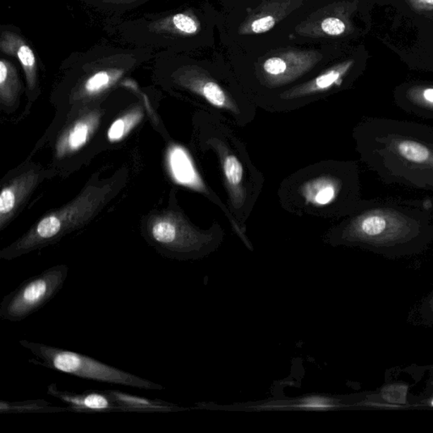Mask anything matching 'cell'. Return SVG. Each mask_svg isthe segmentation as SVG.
<instances>
[{"instance_id": "cell-1", "label": "cell", "mask_w": 433, "mask_h": 433, "mask_svg": "<svg viewBox=\"0 0 433 433\" xmlns=\"http://www.w3.org/2000/svg\"><path fill=\"white\" fill-rule=\"evenodd\" d=\"M352 138L360 162L385 184L433 193V126L366 117Z\"/></svg>"}, {"instance_id": "cell-2", "label": "cell", "mask_w": 433, "mask_h": 433, "mask_svg": "<svg viewBox=\"0 0 433 433\" xmlns=\"http://www.w3.org/2000/svg\"><path fill=\"white\" fill-rule=\"evenodd\" d=\"M324 240L385 253L421 250L433 240L432 205L401 198L362 199L353 213L324 233Z\"/></svg>"}, {"instance_id": "cell-3", "label": "cell", "mask_w": 433, "mask_h": 433, "mask_svg": "<svg viewBox=\"0 0 433 433\" xmlns=\"http://www.w3.org/2000/svg\"><path fill=\"white\" fill-rule=\"evenodd\" d=\"M277 196L288 214L337 222L353 213L362 199L358 164L326 159L307 165L284 178Z\"/></svg>"}, {"instance_id": "cell-4", "label": "cell", "mask_w": 433, "mask_h": 433, "mask_svg": "<svg viewBox=\"0 0 433 433\" xmlns=\"http://www.w3.org/2000/svg\"><path fill=\"white\" fill-rule=\"evenodd\" d=\"M193 142L199 154L212 151L218 161L227 206L245 235L246 223L261 196L264 176L255 166L243 142L224 118L200 110L195 114Z\"/></svg>"}, {"instance_id": "cell-5", "label": "cell", "mask_w": 433, "mask_h": 433, "mask_svg": "<svg viewBox=\"0 0 433 433\" xmlns=\"http://www.w3.org/2000/svg\"><path fill=\"white\" fill-rule=\"evenodd\" d=\"M120 181L102 185H90L75 200L61 209L47 214L23 237L0 252L4 260L24 256L34 250L54 244L94 218L116 193Z\"/></svg>"}, {"instance_id": "cell-6", "label": "cell", "mask_w": 433, "mask_h": 433, "mask_svg": "<svg viewBox=\"0 0 433 433\" xmlns=\"http://www.w3.org/2000/svg\"><path fill=\"white\" fill-rule=\"evenodd\" d=\"M171 79L200 110L222 117L236 127L248 126L256 118L257 105L246 93L224 83L202 66L178 67Z\"/></svg>"}, {"instance_id": "cell-7", "label": "cell", "mask_w": 433, "mask_h": 433, "mask_svg": "<svg viewBox=\"0 0 433 433\" xmlns=\"http://www.w3.org/2000/svg\"><path fill=\"white\" fill-rule=\"evenodd\" d=\"M148 242L164 256L177 260H192L207 256L218 249L224 231L215 221L207 229L190 222L179 209L157 215L147 228Z\"/></svg>"}, {"instance_id": "cell-8", "label": "cell", "mask_w": 433, "mask_h": 433, "mask_svg": "<svg viewBox=\"0 0 433 433\" xmlns=\"http://www.w3.org/2000/svg\"><path fill=\"white\" fill-rule=\"evenodd\" d=\"M20 346L32 352L41 360L42 366L80 379L110 384L126 386L144 390H164V386L142 379L110 365L61 348L28 341H20Z\"/></svg>"}, {"instance_id": "cell-9", "label": "cell", "mask_w": 433, "mask_h": 433, "mask_svg": "<svg viewBox=\"0 0 433 433\" xmlns=\"http://www.w3.org/2000/svg\"><path fill=\"white\" fill-rule=\"evenodd\" d=\"M322 61V54L313 50H288L267 58L255 70V87L249 97L261 108L279 93L295 86Z\"/></svg>"}, {"instance_id": "cell-10", "label": "cell", "mask_w": 433, "mask_h": 433, "mask_svg": "<svg viewBox=\"0 0 433 433\" xmlns=\"http://www.w3.org/2000/svg\"><path fill=\"white\" fill-rule=\"evenodd\" d=\"M68 274L69 267L57 265L25 280L15 291L4 297L0 303V318L16 322L32 315L61 291Z\"/></svg>"}, {"instance_id": "cell-11", "label": "cell", "mask_w": 433, "mask_h": 433, "mask_svg": "<svg viewBox=\"0 0 433 433\" xmlns=\"http://www.w3.org/2000/svg\"><path fill=\"white\" fill-rule=\"evenodd\" d=\"M124 28L130 42L144 47H159L169 37L197 35L201 31V23L193 13L185 11L164 17L159 16L156 19L138 20Z\"/></svg>"}, {"instance_id": "cell-12", "label": "cell", "mask_w": 433, "mask_h": 433, "mask_svg": "<svg viewBox=\"0 0 433 433\" xmlns=\"http://www.w3.org/2000/svg\"><path fill=\"white\" fill-rule=\"evenodd\" d=\"M304 0H267L246 17L240 25V35H254L270 31L286 19L296 8L303 6Z\"/></svg>"}, {"instance_id": "cell-13", "label": "cell", "mask_w": 433, "mask_h": 433, "mask_svg": "<svg viewBox=\"0 0 433 433\" xmlns=\"http://www.w3.org/2000/svg\"><path fill=\"white\" fill-rule=\"evenodd\" d=\"M50 396L65 403L71 413H122V410L113 398L104 390H88L83 393L65 391L56 384H50L47 389Z\"/></svg>"}, {"instance_id": "cell-14", "label": "cell", "mask_w": 433, "mask_h": 433, "mask_svg": "<svg viewBox=\"0 0 433 433\" xmlns=\"http://www.w3.org/2000/svg\"><path fill=\"white\" fill-rule=\"evenodd\" d=\"M41 175V171L32 169L13 178L3 186L0 193V228L3 229L14 218L40 181Z\"/></svg>"}, {"instance_id": "cell-15", "label": "cell", "mask_w": 433, "mask_h": 433, "mask_svg": "<svg viewBox=\"0 0 433 433\" xmlns=\"http://www.w3.org/2000/svg\"><path fill=\"white\" fill-rule=\"evenodd\" d=\"M0 50L4 54L16 58L23 66L30 90L37 84V59L35 54L19 34L11 31L2 32L0 36Z\"/></svg>"}, {"instance_id": "cell-16", "label": "cell", "mask_w": 433, "mask_h": 433, "mask_svg": "<svg viewBox=\"0 0 433 433\" xmlns=\"http://www.w3.org/2000/svg\"><path fill=\"white\" fill-rule=\"evenodd\" d=\"M97 125L99 116L95 114H89L75 121L59 140L57 146L58 154L61 157L79 151L86 145Z\"/></svg>"}, {"instance_id": "cell-17", "label": "cell", "mask_w": 433, "mask_h": 433, "mask_svg": "<svg viewBox=\"0 0 433 433\" xmlns=\"http://www.w3.org/2000/svg\"><path fill=\"white\" fill-rule=\"evenodd\" d=\"M106 391L120 405L122 413H176L183 410L178 405L164 401L151 400L118 390H106Z\"/></svg>"}, {"instance_id": "cell-18", "label": "cell", "mask_w": 433, "mask_h": 433, "mask_svg": "<svg viewBox=\"0 0 433 433\" xmlns=\"http://www.w3.org/2000/svg\"><path fill=\"white\" fill-rule=\"evenodd\" d=\"M398 108L403 111L424 120H433V87L422 91L415 90L398 95L396 99Z\"/></svg>"}, {"instance_id": "cell-19", "label": "cell", "mask_w": 433, "mask_h": 433, "mask_svg": "<svg viewBox=\"0 0 433 433\" xmlns=\"http://www.w3.org/2000/svg\"><path fill=\"white\" fill-rule=\"evenodd\" d=\"M67 407L54 406L44 400H29L25 401H0V413L1 414H25V413H67Z\"/></svg>"}, {"instance_id": "cell-20", "label": "cell", "mask_w": 433, "mask_h": 433, "mask_svg": "<svg viewBox=\"0 0 433 433\" xmlns=\"http://www.w3.org/2000/svg\"><path fill=\"white\" fill-rule=\"evenodd\" d=\"M303 35L312 37L339 36L346 32V25L341 19L334 16H324L321 19L305 21L298 27Z\"/></svg>"}, {"instance_id": "cell-21", "label": "cell", "mask_w": 433, "mask_h": 433, "mask_svg": "<svg viewBox=\"0 0 433 433\" xmlns=\"http://www.w3.org/2000/svg\"><path fill=\"white\" fill-rule=\"evenodd\" d=\"M20 89L18 74L14 65L6 59L0 61V99L3 104L15 103Z\"/></svg>"}, {"instance_id": "cell-22", "label": "cell", "mask_w": 433, "mask_h": 433, "mask_svg": "<svg viewBox=\"0 0 433 433\" xmlns=\"http://www.w3.org/2000/svg\"><path fill=\"white\" fill-rule=\"evenodd\" d=\"M142 113L137 109L126 114V116L117 118L108 130V138L110 142H118L130 133V130L141 121Z\"/></svg>"}, {"instance_id": "cell-23", "label": "cell", "mask_w": 433, "mask_h": 433, "mask_svg": "<svg viewBox=\"0 0 433 433\" xmlns=\"http://www.w3.org/2000/svg\"><path fill=\"white\" fill-rule=\"evenodd\" d=\"M425 1L428 4H433V0H425Z\"/></svg>"}, {"instance_id": "cell-24", "label": "cell", "mask_w": 433, "mask_h": 433, "mask_svg": "<svg viewBox=\"0 0 433 433\" xmlns=\"http://www.w3.org/2000/svg\"><path fill=\"white\" fill-rule=\"evenodd\" d=\"M431 405L433 406V400L432 401Z\"/></svg>"}, {"instance_id": "cell-25", "label": "cell", "mask_w": 433, "mask_h": 433, "mask_svg": "<svg viewBox=\"0 0 433 433\" xmlns=\"http://www.w3.org/2000/svg\"><path fill=\"white\" fill-rule=\"evenodd\" d=\"M121 1H122V0H121ZM124 1H129V0H124Z\"/></svg>"}]
</instances>
